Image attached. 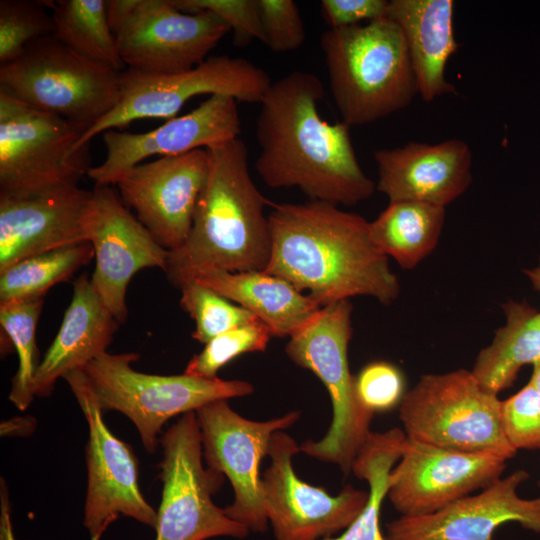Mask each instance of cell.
Wrapping results in <instances>:
<instances>
[{"mask_svg": "<svg viewBox=\"0 0 540 540\" xmlns=\"http://www.w3.org/2000/svg\"><path fill=\"white\" fill-rule=\"evenodd\" d=\"M324 92L320 78L304 71L272 82L259 103L255 169L270 188H298L310 201L354 206L376 185L357 160L350 127L321 117Z\"/></svg>", "mask_w": 540, "mask_h": 540, "instance_id": "obj_1", "label": "cell"}, {"mask_svg": "<svg viewBox=\"0 0 540 540\" xmlns=\"http://www.w3.org/2000/svg\"><path fill=\"white\" fill-rule=\"evenodd\" d=\"M271 207L265 272L307 292L321 307L355 296L384 305L398 298L399 280L373 243L365 218L320 201Z\"/></svg>", "mask_w": 540, "mask_h": 540, "instance_id": "obj_2", "label": "cell"}, {"mask_svg": "<svg viewBox=\"0 0 540 540\" xmlns=\"http://www.w3.org/2000/svg\"><path fill=\"white\" fill-rule=\"evenodd\" d=\"M209 170L185 244L169 252L167 277L180 287L208 269L264 271L271 256L268 201L253 182L239 137L206 148Z\"/></svg>", "mask_w": 540, "mask_h": 540, "instance_id": "obj_3", "label": "cell"}, {"mask_svg": "<svg viewBox=\"0 0 540 540\" xmlns=\"http://www.w3.org/2000/svg\"><path fill=\"white\" fill-rule=\"evenodd\" d=\"M320 46L329 88L342 122L362 126L407 108L418 94L399 26L387 16L329 28Z\"/></svg>", "mask_w": 540, "mask_h": 540, "instance_id": "obj_4", "label": "cell"}, {"mask_svg": "<svg viewBox=\"0 0 540 540\" xmlns=\"http://www.w3.org/2000/svg\"><path fill=\"white\" fill-rule=\"evenodd\" d=\"M353 306L341 300L321 307L289 337L285 353L296 365L314 373L327 389L332 404V421L325 436L307 440L300 451L318 460L336 464L344 474L352 472L359 450L372 433L374 414L359 403L354 375L348 362L353 334Z\"/></svg>", "mask_w": 540, "mask_h": 540, "instance_id": "obj_5", "label": "cell"}, {"mask_svg": "<svg viewBox=\"0 0 540 540\" xmlns=\"http://www.w3.org/2000/svg\"><path fill=\"white\" fill-rule=\"evenodd\" d=\"M139 357L131 352H105L88 363L83 371L101 410L126 415L136 426L149 453L157 449L162 427L170 418L196 412L218 400L254 392L253 385L243 380L138 372L131 364Z\"/></svg>", "mask_w": 540, "mask_h": 540, "instance_id": "obj_6", "label": "cell"}, {"mask_svg": "<svg viewBox=\"0 0 540 540\" xmlns=\"http://www.w3.org/2000/svg\"><path fill=\"white\" fill-rule=\"evenodd\" d=\"M500 411L498 395L486 391L471 370L458 369L421 375L405 393L399 418L408 438L507 461L516 450L504 435Z\"/></svg>", "mask_w": 540, "mask_h": 540, "instance_id": "obj_7", "label": "cell"}, {"mask_svg": "<svg viewBox=\"0 0 540 540\" xmlns=\"http://www.w3.org/2000/svg\"><path fill=\"white\" fill-rule=\"evenodd\" d=\"M120 75L50 35L32 42L17 59L0 66V89L87 131L118 104Z\"/></svg>", "mask_w": 540, "mask_h": 540, "instance_id": "obj_8", "label": "cell"}, {"mask_svg": "<svg viewBox=\"0 0 540 540\" xmlns=\"http://www.w3.org/2000/svg\"><path fill=\"white\" fill-rule=\"evenodd\" d=\"M86 128L33 108L0 89V193L78 186L89 167Z\"/></svg>", "mask_w": 540, "mask_h": 540, "instance_id": "obj_9", "label": "cell"}, {"mask_svg": "<svg viewBox=\"0 0 540 540\" xmlns=\"http://www.w3.org/2000/svg\"><path fill=\"white\" fill-rule=\"evenodd\" d=\"M106 11L125 67L147 74L196 67L230 31L216 14L184 13L171 0H108Z\"/></svg>", "mask_w": 540, "mask_h": 540, "instance_id": "obj_10", "label": "cell"}, {"mask_svg": "<svg viewBox=\"0 0 540 540\" xmlns=\"http://www.w3.org/2000/svg\"><path fill=\"white\" fill-rule=\"evenodd\" d=\"M118 104L88 129L76 145L80 150L94 137L145 118L171 119L191 98L228 95L237 102L260 103L272 84L265 70L239 57L207 58L196 67L171 74H147L126 68L121 72Z\"/></svg>", "mask_w": 540, "mask_h": 540, "instance_id": "obj_11", "label": "cell"}, {"mask_svg": "<svg viewBox=\"0 0 540 540\" xmlns=\"http://www.w3.org/2000/svg\"><path fill=\"white\" fill-rule=\"evenodd\" d=\"M161 502L155 540L243 539L249 530L215 505L212 496L224 475L203 466L202 437L196 412L183 414L160 439Z\"/></svg>", "mask_w": 540, "mask_h": 540, "instance_id": "obj_12", "label": "cell"}, {"mask_svg": "<svg viewBox=\"0 0 540 540\" xmlns=\"http://www.w3.org/2000/svg\"><path fill=\"white\" fill-rule=\"evenodd\" d=\"M196 415L207 467L226 476L234 491L233 502L224 508L226 514L249 531L265 532L269 521L259 467L268 455L273 434L292 426L300 413L291 411L271 420L253 421L223 399L203 406Z\"/></svg>", "mask_w": 540, "mask_h": 540, "instance_id": "obj_13", "label": "cell"}, {"mask_svg": "<svg viewBox=\"0 0 540 540\" xmlns=\"http://www.w3.org/2000/svg\"><path fill=\"white\" fill-rule=\"evenodd\" d=\"M63 379L78 401L89 429L83 524L90 540H100L122 515L154 528L157 511L140 491L138 461L133 450L106 426L83 369L71 371Z\"/></svg>", "mask_w": 540, "mask_h": 540, "instance_id": "obj_14", "label": "cell"}, {"mask_svg": "<svg viewBox=\"0 0 540 540\" xmlns=\"http://www.w3.org/2000/svg\"><path fill=\"white\" fill-rule=\"evenodd\" d=\"M300 452L283 430L273 434L270 466L261 477L265 508L275 540H322L344 531L362 512L369 492L345 486L337 495L300 479L293 456Z\"/></svg>", "mask_w": 540, "mask_h": 540, "instance_id": "obj_15", "label": "cell"}, {"mask_svg": "<svg viewBox=\"0 0 540 540\" xmlns=\"http://www.w3.org/2000/svg\"><path fill=\"white\" fill-rule=\"evenodd\" d=\"M86 234L96 261L91 284L121 325L128 316L129 282L145 268L156 267L166 272L169 251L157 243L112 186H95L92 190Z\"/></svg>", "mask_w": 540, "mask_h": 540, "instance_id": "obj_16", "label": "cell"}, {"mask_svg": "<svg viewBox=\"0 0 540 540\" xmlns=\"http://www.w3.org/2000/svg\"><path fill=\"white\" fill-rule=\"evenodd\" d=\"M406 435V434H405ZM506 460L405 437L389 475L387 497L400 516L433 514L502 477Z\"/></svg>", "mask_w": 540, "mask_h": 540, "instance_id": "obj_17", "label": "cell"}, {"mask_svg": "<svg viewBox=\"0 0 540 540\" xmlns=\"http://www.w3.org/2000/svg\"><path fill=\"white\" fill-rule=\"evenodd\" d=\"M208 170L207 150L197 149L142 162L115 186L124 205L135 211L157 243L173 252L189 237Z\"/></svg>", "mask_w": 540, "mask_h": 540, "instance_id": "obj_18", "label": "cell"}, {"mask_svg": "<svg viewBox=\"0 0 540 540\" xmlns=\"http://www.w3.org/2000/svg\"><path fill=\"white\" fill-rule=\"evenodd\" d=\"M241 121L237 101L228 95H211L191 112L166 120L144 133H102L105 159L91 167L95 186L115 185L121 176L151 156L180 155L239 137Z\"/></svg>", "mask_w": 540, "mask_h": 540, "instance_id": "obj_19", "label": "cell"}, {"mask_svg": "<svg viewBox=\"0 0 540 540\" xmlns=\"http://www.w3.org/2000/svg\"><path fill=\"white\" fill-rule=\"evenodd\" d=\"M519 469L479 494L468 495L429 515L400 516L386 525L387 540H494L495 531L514 522L540 534V496L525 499L518 487L528 480Z\"/></svg>", "mask_w": 540, "mask_h": 540, "instance_id": "obj_20", "label": "cell"}, {"mask_svg": "<svg viewBox=\"0 0 540 540\" xmlns=\"http://www.w3.org/2000/svg\"><path fill=\"white\" fill-rule=\"evenodd\" d=\"M91 196L79 186L0 193V272L24 258L88 242Z\"/></svg>", "mask_w": 540, "mask_h": 540, "instance_id": "obj_21", "label": "cell"}, {"mask_svg": "<svg viewBox=\"0 0 540 540\" xmlns=\"http://www.w3.org/2000/svg\"><path fill=\"white\" fill-rule=\"evenodd\" d=\"M376 189L389 202L417 201L445 207L472 183V152L461 139L408 142L374 152Z\"/></svg>", "mask_w": 540, "mask_h": 540, "instance_id": "obj_22", "label": "cell"}, {"mask_svg": "<svg viewBox=\"0 0 540 540\" xmlns=\"http://www.w3.org/2000/svg\"><path fill=\"white\" fill-rule=\"evenodd\" d=\"M119 325L101 302L88 275H80L59 331L37 368L35 397L50 396L59 378L83 369L107 352Z\"/></svg>", "mask_w": 540, "mask_h": 540, "instance_id": "obj_23", "label": "cell"}, {"mask_svg": "<svg viewBox=\"0 0 540 540\" xmlns=\"http://www.w3.org/2000/svg\"><path fill=\"white\" fill-rule=\"evenodd\" d=\"M452 0H391L387 17L401 29L416 77L418 94L431 102L457 94L445 68L459 44L453 29Z\"/></svg>", "mask_w": 540, "mask_h": 540, "instance_id": "obj_24", "label": "cell"}, {"mask_svg": "<svg viewBox=\"0 0 540 540\" xmlns=\"http://www.w3.org/2000/svg\"><path fill=\"white\" fill-rule=\"evenodd\" d=\"M189 281L206 286L243 307L266 324L273 337H291L321 308L287 280L265 271L208 269L194 273L184 283Z\"/></svg>", "mask_w": 540, "mask_h": 540, "instance_id": "obj_25", "label": "cell"}, {"mask_svg": "<svg viewBox=\"0 0 540 540\" xmlns=\"http://www.w3.org/2000/svg\"><path fill=\"white\" fill-rule=\"evenodd\" d=\"M502 308L506 322L479 352L471 370L478 383L496 395L514 383L524 365L540 363V310L515 300Z\"/></svg>", "mask_w": 540, "mask_h": 540, "instance_id": "obj_26", "label": "cell"}, {"mask_svg": "<svg viewBox=\"0 0 540 540\" xmlns=\"http://www.w3.org/2000/svg\"><path fill=\"white\" fill-rule=\"evenodd\" d=\"M444 222L445 207L417 201L389 202L370 222V235L382 254L411 270L433 252Z\"/></svg>", "mask_w": 540, "mask_h": 540, "instance_id": "obj_27", "label": "cell"}, {"mask_svg": "<svg viewBox=\"0 0 540 540\" xmlns=\"http://www.w3.org/2000/svg\"><path fill=\"white\" fill-rule=\"evenodd\" d=\"M405 437L399 428L370 434L352 465L353 474L368 483V502L340 536L322 540H387L380 530V511L387 497L390 472L401 456Z\"/></svg>", "mask_w": 540, "mask_h": 540, "instance_id": "obj_28", "label": "cell"}, {"mask_svg": "<svg viewBox=\"0 0 540 540\" xmlns=\"http://www.w3.org/2000/svg\"><path fill=\"white\" fill-rule=\"evenodd\" d=\"M54 36L82 57L116 72L124 71L104 0L50 1Z\"/></svg>", "mask_w": 540, "mask_h": 540, "instance_id": "obj_29", "label": "cell"}, {"mask_svg": "<svg viewBox=\"0 0 540 540\" xmlns=\"http://www.w3.org/2000/svg\"><path fill=\"white\" fill-rule=\"evenodd\" d=\"M94 258L90 242H81L24 258L0 272V304L44 298Z\"/></svg>", "mask_w": 540, "mask_h": 540, "instance_id": "obj_30", "label": "cell"}, {"mask_svg": "<svg viewBox=\"0 0 540 540\" xmlns=\"http://www.w3.org/2000/svg\"><path fill=\"white\" fill-rule=\"evenodd\" d=\"M44 298L0 304L1 352L13 348L18 356V370L12 378L9 400L21 411L33 401L34 379L40 361L36 344L37 323Z\"/></svg>", "mask_w": 540, "mask_h": 540, "instance_id": "obj_31", "label": "cell"}, {"mask_svg": "<svg viewBox=\"0 0 540 540\" xmlns=\"http://www.w3.org/2000/svg\"><path fill=\"white\" fill-rule=\"evenodd\" d=\"M180 306L195 322L192 337L206 344L213 338L257 318L214 290L194 281L179 287Z\"/></svg>", "mask_w": 540, "mask_h": 540, "instance_id": "obj_32", "label": "cell"}, {"mask_svg": "<svg viewBox=\"0 0 540 540\" xmlns=\"http://www.w3.org/2000/svg\"><path fill=\"white\" fill-rule=\"evenodd\" d=\"M46 1H0V66L17 59L32 42L54 35Z\"/></svg>", "mask_w": 540, "mask_h": 540, "instance_id": "obj_33", "label": "cell"}, {"mask_svg": "<svg viewBox=\"0 0 540 540\" xmlns=\"http://www.w3.org/2000/svg\"><path fill=\"white\" fill-rule=\"evenodd\" d=\"M273 337L260 320L229 330L205 344L188 362L184 373L200 378H216L218 371L242 354L265 351Z\"/></svg>", "mask_w": 540, "mask_h": 540, "instance_id": "obj_34", "label": "cell"}, {"mask_svg": "<svg viewBox=\"0 0 540 540\" xmlns=\"http://www.w3.org/2000/svg\"><path fill=\"white\" fill-rule=\"evenodd\" d=\"M354 389L361 406L372 414L399 406L407 392L401 369L383 360L368 363L354 375Z\"/></svg>", "mask_w": 540, "mask_h": 540, "instance_id": "obj_35", "label": "cell"}, {"mask_svg": "<svg viewBox=\"0 0 540 540\" xmlns=\"http://www.w3.org/2000/svg\"><path fill=\"white\" fill-rule=\"evenodd\" d=\"M501 423L509 444L519 449H540V392L529 381L501 401Z\"/></svg>", "mask_w": 540, "mask_h": 540, "instance_id": "obj_36", "label": "cell"}, {"mask_svg": "<svg viewBox=\"0 0 540 540\" xmlns=\"http://www.w3.org/2000/svg\"><path fill=\"white\" fill-rule=\"evenodd\" d=\"M184 13L208 11L220 17L233 31L235 45L264 41L257 0H171Z\"/></svg>", "mask_w": 540, "mask_h": 540, "instance_id": "obj_37", "label": "cell"}, {"mask_svg": "<svg viewBox=\"0 0 540 540\" xmlns=\"http://www.w3.org/2000/svg\"><path fill=\"white\" fill-rule=\"evenodd\" d=\"M263 43L275 53L300 48L306 38L297 4L292 0H257Z\"/></svg>", "mask_w": 540, "mask_h": 540, "instance_id": "obj_38", "label": "cell"}, {"mask_svg": "<svg viewBox=\"0 0 540 540\" xmlns=\"http://www.w3.org/2000/svg\"><path fill=\"white\" fill-rule=\"evenodd\" d=\"M321 14L330 28H343L367 23L387 16V0H322Z\"/></svg>", "mask_w": 540, "mask_h": 540, "instance_id": "obj_39", "label": "cell"}, {"mask_svg": "<svg viewBox=\"0 0 540 540\" xmlns=\"http://www.w3.org/2000/svg\"><path fill=\"white\" fill-rule=\"evenodd\" d=\"M9 492L3 478L0 480V540H16L12 524Z\"/></svg>", "mask_w": 540, "mask_h": 540, "instance_id": "obj_40", "label": "cell"}, {"mask_svg": "<svg viewBox=\"0 0 540 540\" xmlns=\"http://www.w3.org/2000/svg\"><path fill=\"white\" fill-rule=\"evenodd\" d=\"M35 427V420L29 417L12 419L1 424V435L20 434L28 435Z\"/></svg>", "mask_w": 540, "mask_h": 540, "instance_id": "obj_41", "label": "cell"}, {"mask_svg": "<svg viewBox=\"0 0 540 540\" xmlns=\"http://www.w3.org/2000/svg\"><path fill=\"white\" fill-rule=\"evenodd\" d=\"M523 272L529 279L534 290L540 293V259L538 265L530 269H524Z\"/></svg>", "mask_w": 540, "mask_h": 540, "instance_id": "obj_42", "label": "cell"}, {"mask_svg": "<svg viewBox=\"0 0 540 540\" xmlns=\"http://www.w3.org/2000/svg\"><path fill=\"white\" fill-rule=\"evenodd\" d=\"M540 392V363L533 366V373L529 380Z\"/></svg>", "mask_w": 540, "mask_h": 540, "instance_id": "obj_43", "label": "cell"}, {"mask_svg": "<svg viewBox=\"0 0 540 540\" xmlns=\"http://www.w3.org/2000/svg\"><path fill=\"white\" fill-rule=\"evenodd\" d=\"M539 489H540V481H539Z\"/></svg>", "mask_w": 540, "mask_h": 540, "instance_id": "obj_44", "label": "cell"}]
</instances>
